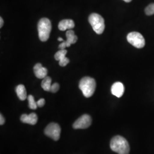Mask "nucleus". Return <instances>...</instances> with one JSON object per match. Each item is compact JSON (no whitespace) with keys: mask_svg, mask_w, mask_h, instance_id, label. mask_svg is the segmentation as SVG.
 I'll list each match as a JSON object with an SVG mask.
<instances>
[{"mask_svg":"<svg viewBox=\"0 0 154 154\" xmlns=\"http://www.w3.org/2000/svg\"><path fill=\"white\" fill-rule=\"evenodd\" d=\"M110 148L118 154H129L130 152V146L128 142L125 138L119 135L112 138Z\"/></svg>","mask_w":154,"mask_h":154,"instance_id":"nucleus-1","label":"nucleus"},{"mask_svg":"<svg viewBox=\"0 0 154 154\" xmlns=\"http://www.w3.org/2000/svg\"><path fill=\"white\" fill-rule=\"evenodd\" d=\"M79 88L85 97H91L94 93L96 88L95 81L91 77H84L79 82Z\"/></svg>","mask_w":154,"mask_h":154,"instance_id":"nucleus-2","label":"nucleus"},{"mask_svg":"<svg viewBox=\"0 0 154 154\" xmlns=\"http://www.w3.org/2000/svg\"><path fill=\"white\" fill-rule=\"evenodd\" d=\"M51 30V23L48 18H41L38 23V32L39 39L45 42L49 38Z\"/></svg>","mask_w":154,"mask_h":154,"instance_id":"nucleus-3","label":"nucleus"},{"mask_svg":"<svg viewBox=\"0 0 154 154\" xmlns=\"http://www.w3.org/2000/svg\"><path fill=\"white\" fill-rule=\"evenodd\" d=\"M88 22L93 29L94 31L98 34H101L105 30V21L100 15L97 13H93L88 17Z\"/></svg>","mask_w":154,"mask_h":154,"instance_id":"nucleus-4","label":"nucleus"},{"mask_svg":"<svg viewBox=\"0 0 154 154\" xmlns=\"http://www.w3.org/2000/svg\"><path fill=\"white\" fill-rule=\"evenodd\" d=\"M128 42L134 47L140 49L145 46V39L140 33L138 32L130 33L127 37Z\"/></svg>","mask_w":154,"mask_h":154,"instance_id":"nucleus-5","label":"nucleus"},{"mask_svg":"<svg viewBox=\"0 0 154 154\" xmlns=\"http://www.w3.org/2000/svg\"><path fill=\"white\" fill-rule=\"evenodd\" d=\"M45 134L55 141H57L60 138L61 127L58 124L51 123L45 129Z\"/></svg>","mask_w":154,"mask_h":154,"instance_id":"nucleus-6","label":"nucleus"},{"mask_svg":"<svg viewBox=\"0 0 154 154\" xmlns=\"http://www.w3.org/2000/svg\"><path fill=\"white\" fill-rule=\"evenodd\" d=\"M92 122L91 118L88 114H85L79 118L72 125L74 129H85L90 126Z\"/></svg>","mask_w":154,"mask_h":154,"instance_id":"nucleus-7","label":"nucleus"},{"mask_svg":"<svg viewBox=\"0 0 154 154\" xmlns=\"http://www.w3.org/2000/svg\"><path fill=\"white\" fill-rule=\"evenodd\" d=\"M34 72L35 75L39 79H44L47 77L48 71L46 68L43 67L41 63H37L34 66Z\"/></svg>","mask_w":154,"mask_h":154,"instance_id":"nucleus-8","label":"nucleus"},{"mask_svg":"<svg viewBox=\"0 0 154 154\" xmlns=\"http://www.w3.org/2000/svg\"><path fill=\"white\" fill-rule=\"evenodd\" d=\"M111 93L118 98H120L123 95L125 91V87L123 83L119 82H116L111 86Z\"/></svg>","mask_w":154,"mask_h":154,"instance_id":"nucleus-9","label":"nucleus"},{"mask_svg":"<svg viewBox=\"0 0 154 154\" xmlns=\"http://www.w3.org/2000/svg\"><path fill=\"white\" fill-rule=\"evenodd\" d=\"M22 123L34 125L38 121V116L35 113H31L29 115L23 114L20 118Z\"/></svg>","mask_w":154,"mask_h":154,"instance_id":"nucleus-10","label":"nucleus"},{"mask_svg":"<svg viewBox=\"0 0 154 154\" xmlns=\"http://www.w3.org/2000/svg\"><path fill=\"white\" fill-rule=\"evenodd\" d=\"M75 23L72 20H63L58 24V29L61 31H65L67 29L71 30L74 28Z\"/></svg>","mask_w":154,"mask_h":154,"instance_id":"nucleus-11","label":"nucleus"},{"mask_svg":"<svg viewBox=\"0 0 154 154\" xmlns=\"http://www.w3.org/2000/svg\"><path fill=\"white\" fill-rule=\"evenodd\" d=\"M66 38L67 40L65 41L67 47H70L71 45L75 44L78 40V37L75 35L74 32L72 30H69L66 32Z\"/></svg>","mask_w":154,"mask_h":154,"instance_id":"nucleus-12","label":"nucleus"},{"mask_svg":"<svg viewBox=\"0 0 154 154\" xmlns=\"http://www.w3.org/2000/svg\"><path fill=\"white\" fill-rule=\"evenodd\" d=\"M17 96L21 100H24L27 98V93L25 87L23 85H19L16 88Z\"/></svg>","mask_w":154,"mask_h":154,"instance_id":"nucleus-13","label":"nucleus"},{"mask_svg":"<svg viewBox=\"0 0 154 154\" xmlns=\"http://www.w3.org/2000/svg\"><path fill=\"white\" fill-rule=\"evenodd\" d=\"M42 88L46 91H50V88L51 86V78L48 76L45 77L41 83Z\"/></svg>","mask_w":154,"mask_h":154,"instance_id":"nucleus-14","label":"nucleus"},{"mask_svg":"<svg viewBox=\"0 0 154 154\" xmlns=\"http://www.w3.org/2000/svg\"><path fill=\"white\" fill-rule=\"evenodd\" d=\"M67 52V51L66 49L60 50L58 51H57L54 55L55 60L60 61L62 59L66 57Z\"/></svg>","mask_w":154,"mask_h":154,"instance_id":"nucleus-15","label":"nucleus"},{"mask_svg":"<svg viewBox=\"0 0 154 154\" xmlns=\"http://www.w3.org/2000/svg\"><path fill=\"white\" fill-rule=\"evenodd\" d=\"M28 102H29V107L32 110H35L38 107L37 102L35 101L33 95H29L28 97Z\"/></svg>","mask_w":154,"mask_h":154,"instance_id":"nucleus-16","label":"nucleus"},{"mask_svg":"<svg viewBox=\"0 0 154 154\" xmlns=\"http://www.w3.org/2000/svg\"><path fill=\"white\" fill-rule=\"evenodd\" d=\"M145 13L147 16L154 14V4H151L145 9Z\"/></svg>","mask_w":154,"mask_h":154,"instance_id":"nucleus-17","label":"nucleus"},{"mask_svg":"<svg viewBox=\"0 0 154 154\" xmlns=\"http://www.w3.org/2000/svg\"><path fill=\"white\" fill-rule=\"evenodd\" d=\"M59 89H60L59 84L57 83H54L53 85H51L50 91H51V93H55L59 90Z\"/></svg>","mask_w":154,"mask_h":154,"instance_id":"nucleus-18","label":"nucleus"},{"mask_svg":"<svg viewBox=\"0 0 154 154\" xmlns=\"http://www.w3.org/2000/svg\"><path fill=\"white\" fill-rule=\"evenodd\" d=\"M69 62L70 61L69 58H67V57H65L64 58L62 59L61 60L59 61V65L61 66L64 67V66H66L69 63Z\"/></svg>","mask_w":154,"mask_h":154,"instance_id":"nucleus-19","label":"nucleus"},{"mask_svg":"<svg viewBox=\"0 0 154 154\" xmlns=\"http://www.w3.org/2000/svg\"><path fill=\"white\" fill-rule=\"evenodd\" d=\"M37 104L39 107H42L45 104V100L44 98H41L37 102Z\"/></svg>","mask_w":154,"mask_h":154,"instance_id":"nucleus-20","label":"nucleus"},{"mask_svg":"<svg viewBox=\"0 0 154 154\" xmlns=\"http://www.w3.org/2000/svg\"><path fill=\"white\" fill-rule=\"evenodd\" d=\"M5 123V119L2 114L0 115V125H3Z\"/></svg>","mask_w":154,"mask_h":154,"instance_id":"nucleus-21","label":"nucleus"},{"mask_svg":"<svg viewBox=\"0 0 154 154\" xmlns=\"http://www.w3.org/2000/svg\"><path fill=\"white\" fill-rule=\"evenodd\" d=\"M0 22H1V23H0V28H1L2 27L3 25H4V20H3L2 17L0 18Z\"/></svg>","mask_w":154,"mask_h":154,"instance_id":"nucleus-22","label":"nucleus"},{"mask_svg":"<svg viewBox=\"0 0 154 154\" xmlns=\"http://www.w3.org/2000/svg\"><path fill=\"white\" fill-rule=\"evenodd\" d=\"M58 41H63V42L64 41L63 38H62L61 37H59V38H58Z\"/></svg>","mask_w":154,"mask_h":154,"instance_id":"nucleus-23","label":"nucleus"},{"mask_svg":"<svg viewBox=\"0 0 154 154\" xmlns=\"http://www.w3.org/2000/svg\"><path fill=\"white\" fill-rule=\"evenodd\" d=\"M123 1H125L126 2H131L132 0H123Z\"/></svg>","mask_w":154,"mask_h":154,"instance_id":"nucleus-24","label":"nucleus"}]
</instances>
